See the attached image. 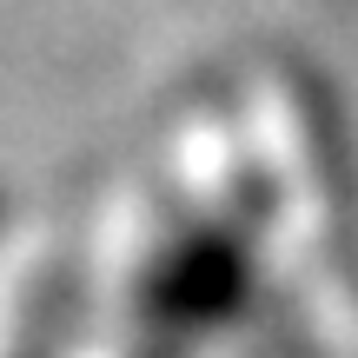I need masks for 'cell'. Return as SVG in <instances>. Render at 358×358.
<instances>
[{
  "label": "cell",
  "instance_id": "1",
  "mask_svg": "<svg viewBox=\"0 0 358 358\" xmlns=\"http://www.w3.org/2000/svg\"><path fill=\"white\" fill-rule=\"evenodd\" d=\"M245 272L232 266V252L219 239H179L166 259L153 266V285H146V306H153L159 332L186 338L192 325H213L232 312Z\"/></svg>",
  "mask_w": 358,
  "mask_h": 358
}]
</instances>
